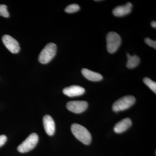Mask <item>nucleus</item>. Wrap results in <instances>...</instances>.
<instances>
[{"mask_svg":"<svg viewBox=\"0 0 156 156\" xmlns=\"http://www.w3.org/2000/svg\"><path fill=\"white\" fill-rule=\"evenodd\" d=\"M132 8V4L130 2H128L124 5L116 7L113 10V14L116 17H123L129 14L131 12Z\"/></svg>","mask_w":156,"mask_h":156,"instance_id":"9d476101","label":"nucleus"},{"mask_svg":"<svg viewBox=\"0 0 156 156\" xmlns=\"http://www.w3.org/2000/svg\"><path fill=\"white\" fill-rule=\"evenodd\" d=\"M7 137L5 135H0V147L2 146L7 141Z\"/></svg>","mask_w":156,"mask_h":156,"instance_id":"a211bd4d","label":"nucleus"},{"mask_svg":"<svg viewBox=\"0 0 156 156\" xmlns=\"http://www.w3.org/2000/svg\"><path fill=\"white\" fill-rule=\"evenodd\" d=\"M107 49L108 53H115L119 48L121 45V37L119 34L115 32H110L107 35Z\"/></svg>","mask_w":156,"mask_h":156,"instance_id":"20e7f679","label":"nucleus"},{"mask_svg":"<svg viewBox=\"0 0 156 156\" xmlns=\"http://www.w3.org/2000/svg\"><path fill=\"white\" fill-rule=\"evenodd\" d=\"M80 7L77 4H72L69 5L65 9L66 12L68 13H73L79 11Z\"/></svg>","mask_w":156,"mask_h":156,"instance_id":"2eb2a0df","label":"nucleus"},{"mask_svg":"<svg viewBox=\"0 0 156 156\" xmlns=\"http://www.w3.org/2000/svg\"><path fill=\"white\" fill-rule=\"evenodd\" d=\"M136 101V99L132 95H126L116 101L112 105L113 111L118 112L125 110L130 108Z\"/></svg>","mask_w":156,"mask_h":156,"instance_id":"7ed1b4c3","label":"nucleus"},{"mask_svg":"<svg viewBox=\"0 0 156 156\" xmlns=\"http://www.w3.org/2000/svg\"><path fill=\"white\" fill-rule=\"evenodd\" d=\"M72 132L76 138L86 145H89L92 141V135L89 131L80 124L74 123L71 127Z\"/></svg>","mask_w":156,"mask_h":156,"instance_id":"f257e3e1","label":"nucleus"},{"mask_svg":"<svg viewBox=\"0 0 156 156\" xmlns=\"http://www.w3.org/2000/svg\"><path fill=\"white\" fill-rule=\"evenodd\" d=\"M2 40L4 44L11 53H17L19 52L20 49L19 43L14 38L9 35H5L3 36Z\"/></svg>","mask_w":156,"mask_h":156,"instance_id":"0eeeda50","label":"nucleus"},{"mask_svg":"<svg viewBox=\"0 0 156 156\" xmlns=\"http://www.w3.org/2000/svg\"><path fill=\"white\" fill-rule=\"evenodd\" d=\"M43 125L47 134L50 136L54 134L55 131V122L52 117L46 115L43 118Z\"/></svg>","mask_w":156,"mask_h":156,"instance_id":"1a4fd4ad","label":"nucleus"},{"mask_svg":"<svg viewBox=\"0 0 156 156\" xmlns=\"http://www.w3.org/2000/svg\"><path fill=\"white\" fill-rule=\"evenodd\" d=\"M62 91L65 95L72 97L83 95L85 92V89L80 86L73 85L64 88Z\"/></svg>","mask_w":156,"mask_h":156,"instance_id":"6e6552de","label":"nucleus"},{"mask_svg":"<svg viewBox=\"0 0 156 156\" xmlns=\"http://www.w3.org/2000/svg\"><path fill=\"white\" fill-rule=\"evenodd\" d=\"M144 83L155 93H156V83L153 81L150 78L146 77L143 79Z\"/></svg>","mask_w":156,"mask_h":156,"instance_id":"4468645a","label":"nucleus"},{"mask_svg":"<svg viewBox=\"0 0 156 156\" xmlns=\"http://www.w3.org/2000/svg\"><path fill=\"white\" fill-rule=\"evenodd\" d=\"M82 73L83 76L87 80L90 81H99L103 79V77L98 73L95 72L87 69L84 68L82 70Z\"/></svg>","mask_w":156,"mask_h":156,"instance_id":"f8f14e48","label":"nucleus"},{"mask_svg":"<svg viewBox=\"0 0 156 156\" xmlns=\"http://www.w3.org/2000/svg\"><path fill=\"white\" fill-rule=\"evenodd\" d=\"M0 16L5 17H8L9 14L7 10V6L5 5H0Z\"/></svg>","mask_w":156,"mask_h":156,"instance_id":"dca6fc26","label":"nucleus"},{"mask_svg":"<svg viewBox=\"0 0 156 156\" xmlns=\"http://www.w3.org/2000/svg\"><path fill=\"white\" fill-rule=\"evenodd\" d=\"M144 41H145L146 44L148 46L152 47L155 49H156V41H153L149 38H146L144 40Z\"/></svg>","mask_w":156,"mask_h":156,"instance_id":"f3484780","label":"nucleus"},{"mask_svg":"<svg viewBox=\"0 0 156 156\" xmlns=\"http://www.w3.org/2000/svg\"><path fill=\"white\" fill-rule=\"evenodd\" d=\"M56 45L54 43L48 44L39 54V62L42 64H47L50 62L56 55Z\"/></svg>","mask_w":156,"mask_h":156,"instance_id":"f03ea898","label":"nucleus"},{"mask_svg":"<svg viewBox=\"0 0 156 156\" xmlns=\"http://www.w3.org/2000/svg\"><path fill=\"white\" fill-rule=\"evenodd\" d=\"M151 26L152 27L154 28H156V21H152L151 23Z\"/></svg>","mask_w":156,"mask_h":156,"instance_id":"6ab92c4d","label":"nucleus"},{"mask_svg":"<svg viewBox=\"0 0 156 156\" xmlns=\"http://www.w3.org/2000/svg\"><path fill=\"white\" fill-rule=\"evenodd\" d=\"M38 140V136L36 133H32L17 147V150L23 153L30 151L36 146Z\"/></svg>","mask_w":156,"mask_h":156,"instance_id":"39448f33","label":"nucleus"},{"mask_svg":"<svg viewBox=\"0 0 156 156\" xmlns=\"http://www.w3.org/2000/svg\"><path fill=\"white\" fill-rule=\"evenodd\" d=\"M66 108L75 113H81L87 109L88 103L84 101H73L66 104Z\"/></svg>","mask_w":156,"mask_h":156,"instance_id":"423d86ee","label":"nucleus"},{"mask_svg":"<svg viewBox=\"0 0 156 156\" xmlns=\"http://www.w3.org/2000/svg\"><path fill=\"white\" fill-rule=\"evenodd\" d=\"M132 125V121L129 118H126L121 120L115 125L114 131L115 133H122L128 130Z\"/></svg>","mask_w":156,"mask_h":156,"instance_id":"9b49d317","label":"nucleus"},{"mask_svg":"<svg viewBox=\"0 0 156 156\" xmlns=\"http://www.w3.org/2000/svg\"><path fill=\"white\" fill-rule=\"evenodd\" d=\"M128 61L126 66L129 69H133L136 67L140 62V58L139 56L134 55L131 56L129 53H127Z\"/></svg>","mask_w":156,"mask_h":156,"instance_id":"ddd939ff","label":"nucleus"}]
</instances>
